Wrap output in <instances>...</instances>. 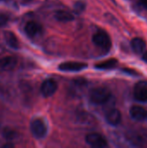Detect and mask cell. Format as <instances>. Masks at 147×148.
<instances>
[{"label": "cell", "instance_id": "6da1fadb", "mask_svg": "<svg viewBox=\"0 0 147 148\" xmlns=\"http://www.w3.org/2000/svg\"><path fill=\"white\" fill-rule=\"evenodd\" d=\"M111 97V92L107 88H95L90 91L89 99L94 104H104Z\"/></svg>", "mask_w": 147, "mask_h": 148}, {"label": "cell", "instance_id": "7a4b0ae2", "mask_svg": "<svg viewBox=\"0 0 147 148\" xmlns=\"http://www.w3.org/2000/svg\"><path fill=\"white\" fill-rule=\"evenodd\" d=\"M93 42L106 51H108L112 47V41L108 34L103 30H99L93 36Z\"/></svg>", "mask_w": 147, "mask_h": 148}, {"label": "cell", "instance_id": "3957f363", "mask_svg": "<svg viewBox=\"0 0 147 148\" xmlns=\"http://www.w3.org/2000/svg\"><path fill=\"white\" fill-rule=\"evenodd\" d=\"M30 131L36 138L42 139L47 134V126L42 120L35 119L30 123Z\"/></svg>", "mask_w": 147, "mask_h": 148}, {"label": "cell", "instance_id": "277c9868", "mask_svg": "<svg viewBox=\"0 0 147 148\" xmlns=\"http://www.w3.org/2000/svg\"><path fill=\"white\" fill-rule=\"evenodd\" d=\"M86 142L94 148H105L107 147V140L100 134L93 133L86 136Z\"/></svg>", "mask_w": 147, "mask_h": 148}, {"label": "cell", "instance_id": "5b68a950", "mask_svg": "<svg viewBox=\"0 0 147 148\" xmlns=\"http://www.w3.org/2000/svg\"><path fill=\"white\" fill-rule=\"evenodd\" d=\"M133 96L135 100L141 102L147 101V82H139L133 88Z\"/></svg>", "mask_w": 147, "mask_h": 148}, {"label": "cell", "instance_id": "8992f818", "mask_svg": "<svg viewBox=\"0 0 147 148\" xmlns=\"http://www.w3.org/2000/svg\"><path fill=\"white\" fill-rule=\"evenodd\" d=\"M87 68V64L78 62H67L59 65V69L65 72H78Z\"/></svg>", "mask_w": 147, "mask_h": 148}, {"label": "cell", "instance_id": "52a82bcc", "mask_svg": "<svg viewBox=\"0 0 147 148\" xmlns=\"http://www.w3.org/2000/svg\"><path fill=\"white\" fill-rule=\"evenodd\" d=\"M56 90H57V83L52 79H48L44 81L41 86V93L45 97H49L53 95Z\"/></svg>", "mask_w": 147, "mask_h": 148}, {"label": "cell", "instance_id": "ba28073f", "mask_svg": "<svg viewBox=\"0 0 147 148\" xmlns=\"http://www.w3.org/2000/svg\"><path fill=\"white\" fill-rule=\"evenodd\" d=\"M130 116L135 121H144L147 119V110L140 106H133L130 108Z\"/></svg>", "mask_w": 147, "mask_h": 148}, {"label": "cell", "instance_id": "9c48e42d", "mask_svg": "<svg viewBox=\"0 0 147 148\" xmlns=\"http://www.w3.org/2000/svg\"><path fill=\"white\" fill-rule=\"evenodd\" d=\"M24 30H25V33L28 36L35 37L36 36L42 33V25L40 23H36L35 21H30V22H28L26 23Z\"/></svg>", "mask_w": 147, "mask_h": 148}, {"label": "cell", "instance_id": "30bf717a", "mask_svg": "<svg viewBox=\"0 0 147 148\" xmlns=\"http://www.w3.org/2000/svg\"><path fill=\"white\" fill-rule=\"evenodd\" d=\"M17 64V60L14 56H5L0 59V70L10 71L15 69Z\"/></svg>", "mask_w": 147, "mask_h": 148}, {"label": "cell", "instance_id": "8fae6325", "mask_svg": "<svg viewBox=\"0 0 147 148\" xmlns=\"http://www.w3.org/2000/svg\"><path fill=\"white\" fill-rule=\"evenodd\" d=\"M106 120L108 124L112 126H117L121 121V114L116 108H112L106 114Z\"/></svg>", "mask_w": 147, "mask_h": 148}, {"label": "cell", "instance_id": "7c38bea8", "mask_svg": "<svg viewBox=\"0 0 147 148\" xmlns=\"http://www.w3.org/2000/svg\"><path fill=\"white\" fill-rule=\"evenodd\" d=\"M146 42L139 37H135L131 42V46L133 51L138 55H142L146 51Z\"/></svg>", "mask_w": 147, "mask_h": 148}, {"label": "cell", "instance_id": "4fadbf2b", "mask_svg": "<svg viewBox=\"0 0 147 148\" xmlns=\"http://www.w3.org/2000/svg\"><path fill=\"white\" fill-rule=\"evenodd\" d=\"M3 36H4V40L6 42V43L12 49H17L19 48V42L16 36V35L11 32V31H5L3 33Z\"/></svg>", "mask_w": 147, "mask_h": 148}, {"label": "cell", "instance_id": "5bb4252c", "mask_svg": "<svg viewBox=\"0 0 147 148\" xmlns=\"http://www.w3.org/2000/svg\"><path fill=\"white\" fill-rule=\"evenodd\" d=\"M55 18L60 22H68L74 19V16L67 10H57L55 13Z\"/></svg>", "mask_w": 147, "mask_h": 148}, {"label": "cell", "instance_id": "9a60e30c", "mask_svg": "<svg viewBox=\"0 0 147 148\" xmlns=\"http://www.w3.org/2000/svg\"><path fill=\"white\" fill-rule=\"evenodd\" d=\"M117 63H118V61L114 58H112V59L97 63L95 65V68L99 69H113L117 65Z\"/></svg>", "mask_w": 147, "mask_h": 148}, {"label": "cell", "instance_id": "2e32d148", "mask_svg": "<svg viewBox=\"0 0 147 148\" xmlns=\"http://www.w3.org/2000/svg\"><path fill=\"white\" fill-rule=\"evenodd\" d=\"M3 136L5 137V139L10 140L12 139L15 138L16 136V133L13 131V130H10V129H5L3 130Z\"/></svg>", "mask_w": 147, "mask_h": 148}, {"label": "cell", "instance_id": "e0dca14e", "mask_svg": "<svg viewBox=\"0 0 147 148\" xmlns=\"http://www.w3.org/2000/svg\"><path fill=\"white\" fill-rule=\"evenodd\" d=\"M84 9H85V3L83 2L78 1V2L75 3V10L76 12H79L80 13V12L83 11Z\"/></svg>", "mask_w": 147, "mask_h": 148}, {"label": "cell", "instance_id": "ac0fdd59", "mask_svg": "<svg viewBox=\"0 0 147 148\" xmlns=\"http://www.w3.org/2000/svg\"><path fill=\"white\" fill-rule=\"evenodd\" d=\"M8 21H9V17L5 14L0 13V27L6 25Z\"/></svg>", "mask_w": 147, "mask_h": 148}, {"label": "cell", "instance_id": "d6986e66", "mask_svg": "<svg viewBox=\"0 0 147 148\" xmlns=\"http://www.w3.org/2000/svg\"><path fill=\"white\" fill-rule=\"evenodd\" d=\"M139 3H140V5L143 8H145V9L147 10V0H140L139 1Z\"/></svg>", "mask_w": 147, "mask_h": 148}, {"label": "cell", "instance_id": "ffe728a7", "mask_svg": "<svg viewBox=\"0 0 147 148\" xmlns=\"http://www.w3.org/2000/svg\"><path fill=\"white\" fill-rule=\"evenodd\" d=\"M142 59H143L146 62H147V50H146V51L142 54Z\"/></svg>", "mask_w": 147, "mask_h": 148}, {"label": "cell", "instance_id": "44dd1931", "mask_svg": "<svg viewBox=\"0 0 147 148\" xmlns=\"http://www.w3.org/2000/svg\"><path fill=\"white\" fill-rule=\"evenodd\" d=\"M14 147V145L13 144H11V143H8V144H4V145H3V148H7V147Z\"/></svg>", "mask_w": 147, "mask_h": 148}, {"label": "cell", "instance_id": "7402d4cb", "mask_svg": "<svg viewBox=\"0 0 147 148\" xmlns=\"http://www.w3.org/2000/svg\"><path fill=\"white\" fill-rule=\"evenodd\" d=\"M23 3H29V2H31L32 0H21Z\"/></svg>", "mask_w": 147, "mask_h": 148}]
</instances>
